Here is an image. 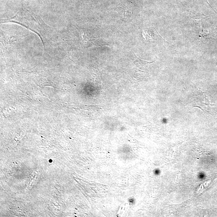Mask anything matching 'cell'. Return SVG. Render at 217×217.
Wrapping results in <instances>:
<instances>
[{
  "label": "cell",
  "mask_w": 217,
  "mask_h": 217,
  "mask_svg": "<svg viewBox=\"0 0 217 217\" xmlns=\"http://www.w3.org/2000/svg\"><path fill=\"white\" fill-rule=\"evenodd\" d=\"M5 21V23L9 21L8 22L17 23L24 26L31 31L36 33L40 37L42 41V38H43L44 36L45 29L43 28V21L40 17H37L34 15L30 14L28 12L27 14L25 12H21L17 13L10 20H5L2 22Z\"/></svg>",
  "instance_id": "6da1fadb"
},
{
  "label": "cell",
  "mask_w": 217,
  "mask_h": 217,
  "mask_svg": "<svg viewBox=\"0 0 217 217\" xmlns=\"http://www.w3.org/2000/svg\"><path fill=\"white\" fill-rule=\"evenodd\" d=\"M142 35L145 40L149 42L157 43L158 40L162 38L154 28H144Z\"/></svg>",
  "instance_id": "7a4b0ae2"
}]
</instances>
